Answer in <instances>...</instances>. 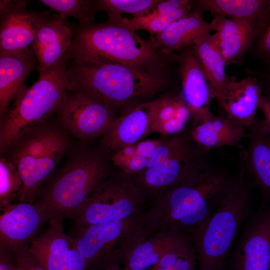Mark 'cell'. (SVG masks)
Wrapping results in <instances>:
<instances>
[{"instance_id": "38", "label": "cell", "mask_w": 270, "mask_h": 270, "mask_svg": "<svg viewBox=\"0 0 270 270\" xmlns=\"http://www.w3.org/2000/svg\"><path fill=\"white\" fill-rule=\"evenodd\" d=\"M164 136L158 139L140 140L136 144V155L149 158L162 143Z\"/></svg>"}, {"instance_id": "23", "label": "cell", "mask_w": 270, "mask_h": 270, "mask_svg": "<svg viewBox=\"0 0 270 270\" xmlns=\"http://www.w3.org/2000/svg\"><path fill=\"white\" fill-rule=\"evenodd\" d=\"M192 242L189 234L177 230L154 234L138 244L123 262L122 270H147L167 252Z\"/></svg>"}, {"instance_id": "8", "label": "cell", "mask_w": 270, "mask_h": 270, "mask_svg": "<svg viewBox=\"0 0 270 270\" xmlns=\"http://www.w3.org/2000/svg\"><path fill=\"white\" fill-rule=\"evenodd\" d=\"M146 202L132 176L114 170L69 218L76 227L120 220L143 214Z\"/></svg>"}, {"instance_id": "20", "label": "cell", "mask_w": 270, "mask_h": 270, "mask_svg": "<svg viewBox=\"0 0 270 270\" xmlns=\"http://www.w3.org/2000/svg\"><path fill=\"white\" fill-rule=\"evenodd\" d=\"M213 30L212 22L204 20L203 12L197 8L174 21L164 30L149 39L154 46L168 54L194 46Z\"/></svg>"}, {"instance_id": "45", "label": "cell", "mask_w": 270, "mask_h": 270, "mask_svg": "<svg viewBox=\"0 0 270 270\" xmlns=\"http://www.w3.org/2000/svg\"><path fill=\"white\" fill-rule=\"evenodd\" d=\"M96 270H122L120 268V264H114Z\"/></svg>"}, {"instance_id": "27", "label": "cell", "mask_w": 270, "mask_h": 270, "mask_svg": "<svg viewBox=\"0 0 270 270\" xmlns=\"http://www.w3.org/2000/svg\"><path fill=\"white\" fill-rule=\"evenodd\" d=\"M194 54L207 77L214 98L218 100L230 81L214 34H208L194 46Z\"/></svg>"}, {"instance_id": "37", "label": "cell", "mask_w": 270, "mask_h": 270, "mask_svg": "<svg viewBox=\"0 0 270 270\" xmlns=\"http://www.w3.org/2000/svg\"><path fill=\"white\" fill-rule=\"evenodd\" d=\"M190 2L188 0H160L151 12L156 14H166L172 13Z\"/></svg>"}, {"instance_id": "7", "label": "cell", "mask_w": 270, "mask_h": 270, "mask_svg": "<svg viewBox=\"0 0 270 270\" xmlns=\"http://www.w3.org/2000/svg\"><path fill=\"white\" fill-rule=\"evenodd\" d=\"M143 214L122 220L76 227V233L71 237L86 260V270L123 262L148 237Z\"/></svg>"}, {"instance_id": "30", "label": "cell", "mask_w": 270, "mask_h": 270, "mask_svg": "<svg viewBox=\"0 0 270 270\" xmlns=\"http://www.w3.org/2000/svg\"><path fill=\"white\" fill-rule=\"evenodd\" d=\"M192 142L190 138L179 133L164 136L162 143L148 159L146 168L156 166L176 157L200 154Z\"/></svg>"}, {"instance_id": "18", "label": "cell", "mask_w": 270, "mask_h": 270, "mask_svg": "<svg viewBox=\"0 0 270 270\" xmlns=\"http://www.w3.org/2000/svg\"><path fill=\"white\" fill-rule=\"evenodd\" d=\"M73 33L68 20L52 16L38 30L32 44L38 74L68 60Z\"/></svg>"}, {"instance_id": "44", "label": "cell", "mask_w": 270, "mask_h": 270, "mask_svg": "<svg viewBox=\"0 0 270 270\" xmlns=\"http://www.w3.org/2000/svg\"><path fill=\"white\" fill-rule=\"evenodd\" d=\"M14 0H0V18Z\"/></svg>"}, {"instance_id": "31", "label": "cell", "mask_w": 270, "mask_h": 270, "mask_svg": "<svg viewBox=\"0 0 270 270\" xmlns=\"http://www.w3.org/2000/svg\"><path fill=\"white\" fill-rule=\"evenodd\" d=\"M52 11L58 14L62 20L67 21L68 17L76 19L79 25L94 22L96 14L94 0H40Z\"/></svg>"}, {"instance_id": "43", "label": "cell", "mask_w": 270, "mask_h": 270, "mask_svg": "<svg viewBox=\"0 0 270 270\" xmlns=\"http://www.w3.org/2000/svg\"><path fill=\"white\" fill-rule=\"evenodd\" d=\"M0 270H16L12 256L0 253Z\"/></svg>"}, {"instance_id": "4", "label": "cell", "mask_w": 270, "mask_h": 270, "mask_svg": "<svg viewBox=\"0 0 270 270\" xmlns=\"http://www.w3.org/2000/svg\"><path fill=\"white\" fill-rule=\"evenodd\" d=\"M112 152L102 145L78 150L42 188L34 203L49 219L70 217L114 170Z\"/></svg>"}, {"instance_id": "35", "label": "cell", "mask_w": 270, "mask_h": 270, "mask_svg": "<svg viewBox=\"0 0 270 270\" xmlns=\"http://www.w3.org/2000/svg\"><path fill=\"white\" fill-rule=\"evenodd\" d=\"M178 96L171 94H164L163 101L154 122H162L174 117Z\"/></svg>"}, {"instance_id": "40", "label": "cell", "mask_w": 270, "mask_h": 270, "mask_svg": "<svg viewBox=\"0 0 270 270\" xmlns=\"http://www.w3.org/2000/svg\"><path fill=\"white\" fill-rule=\"evenodd\" d=\"M259 50L266 54L270 52V26H268L260 35Z\"/></svg>"}, {"instance_id": "24", "label": "cell", "mask_w": 270, "mask_h": 270, "mask_svg": "<svg viewBox=\"0 0 270 270\" xmlns=\"http://www.w3.org/2000/svg\"><path fill=\"white\" fill-rule=\"evenodd\" d=\"M34 55L28 48L16 54L0 56V120L37 67Z\"/></svg>"}, {"instance_id": "34", "label": "cell", "mask_w": 270, "mask_h": 270, "mask_svg": "<svg viewBox=\"0 0 270 270\" xmlns=\"http://www.w3.org/2000/svg\"><path fill=\"white\" fill-rule=\"evenodd\" d=\"M186 123L174 117L162 122H154L152 131L160 134L163 136L174 134L184 129Z\"/></svg>"}, {"instance_id": "9", "label": "cell", "mask_w": 270, "mask_h": 270, "mask_svg": "<svg viewBox=\"0 0 270 270\" xmlns=\"http://www.w3.org/2000/svg\"><path fill=\"white\" fill-rule=\"evenodd\" d=\"M56 114L64 128L84 142L102 136L117 118L102 103L82 93L68 90Z\"/></svg>"}, {"instance_id": "19", "label": "cell", "mask_w": 270, "mask_h": 270, "mask_svg": "<svg viewBox=\"0 0 270 270\" xmlns=\"http://www.w3.org/2000/svg\"><path fill=\"white\" fill-rule=\"evenodd\" d=\"M226 88L217 100L227 118L244 128L255 122L262 89L257 79L248 76L240 80L230 76Z\"/></svg>"}, {"instance_id": "32", "label": "cell", "mask_w": 270, "mask_h": 270, "mask_svg": "<svg viewBox=\"0 0 270 270\" xmlns=\"http://www.w3.org/2000/svg\"><path fill=\"white\" fill-rule=\"evenodd\" d=\"M22 187V181L15 167L0 155V206L12 203Z\"/></svg>"}, {"instance_id": "33", "label": "cell", "mask_w": 270, "mask_h": 270, "mask_svg": "<svg viewBox=\"0 0 270 270\" xmlns=\"http://www.w3.org/2000/svg\"><path fill=\"white\" fill-rule=\"evenodd\" d=\"M110 160L114 166L130 176H132L145 169L148 162V158L138 155Z\"/></svg>"}, {"instance_id": "10", "label": "cell", "mask_w": 270, "mask_h": 270, "mask_svg": "<svg viewBox=\"0 0 270 270\" xmlns=\"http://www.w3.org/2000/svg\"><path fill=\"white\" fill-rule=\"evenodd\" d=\"M64 220L60 216L51 217L46 230L31 240L28 252L46 270H86L85 258L71 236L64 232Z\"/></svg>"}, {"instance_id": "6", "label": "cell", "mask_w": 270, "mask_h": 270, "mask_svg": "<svg viewBox=\"0 0 270 270\" xmlns=\"http://www.w3.org/2000/svg\"><path fill=\"white\" fill-rule=\"evenodd\" d=\"M68 62L39 74L31 86L21 88L0 120V154L24 132L57 114L68 91Z\"/></svg>"}, {"instance_id": "14", "label": "cell", "mask_w": 270, "mask_h": 270, "mask_svg": "<svg viewBox=\"0 0 270 270\" xmlns=\"http://www.w3.org/2000/svg\"><path fill=\"white\" fill-rule=\"evenodd\" d=\"M232 270H270V212L258 211L248 218L232 260Z\"/></svg>"}, {"instance_id": "17", "label": "cell", "mask_w": 270, "mask_h": 270, "mask_svg": "<svg viewBox=\"0 0 270 270\" xmlns=\"http://www.w3.org/2000/svg\"><path fill=\"white\" fill-rule=\"evenodd\" d=\"M201 154L176 157L132 176L146 200L152 201L204 160Z\"/></svg>"}, {"instance_id": "12", "label": "cell", "mask_w": 270, "mask_h": 270, "mask_svg": "<svg viewBox=\"0 0 270 270\" xmlns=\"http://www.w3.org/2000/svg\"><path fill=\"white\" fill-rule=\"evenodd\" d=\"M68 146L64 131L58 126L40 123L24 132L1 154H6L3 157L8 160L40 164L52 161L66 152Z\"/></svg>"}, {"instance_id": "13", "label": "cell", "mask_w": 270, "mask_h": 270, "mask_svg": "<svg viewBox=\"0 0 270 270\" xmlns=\"http://www.w3.org/2000/svg\"><path fill=\"white\" fill-rule=\"evenodd\" d=\"M30 0H14L0 18V56L20 53L32 45L40 28L53 16L26 9Z\"/></svg>"}, {"instance_id": "28", "label": "cell", "mask_w": 270, "mask_h": 270, "mask_svg": "<svg viewBox=\"0 0 270 270\" xmlns=\"http://www.w3.org/2000/svg\"><path fill=\"white\" fill-rule=\"evenodd\" d=\"M192 2H190L186 5L170 14L159 15L149 12L130 18H122L114 23L136 32L138 30H146L150 36H153L164 30L174 21L188 14L192 10Z\"/></svg>"}, {"instance_id": "36", "label": "cell", "mask_w": 270, "mask_h": 270, "mask_svg": "<svg viewBox=\"0 0 270 270\" xmlns=\"http://www.w3.org/2000/svg\"><path fill=\"white\" fill-rule=\"evenodd\" d=\"M13 258L16 270H46L32 258L28 249L17 253Z\"/></svg>"}, {"instance_id": "3", "label": "cell", "mask_w": 270, "mask_h": 270, "mask_svg": "<svg viewBox=\"0 0 270 270\" xmlns=\"http://www.w3.org/2000/svg\"><path fill=\"white\" fill-rule=\"evenodd\" d=\"M70 24L73 36L68 62L114 64L154 70L166 68L178 58L177 54H166L149 38L116 23Z\"/></svg>"}, {"instance_id": "29", "label": "cell", "mask_w": 270, "mask_h": 270, "mask_svg": "<svg viewBox=\"0 0 270 270\" xmlns=\"http://www.w3.org/2000/svg\"><path fill=\"white\" fill-rule=\"evenodd\" d=\"M160 0H94L96 12H106L108 22H115L124 14L132 16L146 14L155 8Z\"/></svg>"}, {"instance_id": "11", "label": "cell", "mask_w": 270, "mask_h": 270, "mask_svg": "<svg viewBox=\"0 0 270 270\" xmlns=\"http://www.w3.org/2000/svg\"><path fill=\"white\" fill-rule=\"evenodd\" d=\"M48 220V214L34 202L0 206V253L13 257L27 250Z\"/></svg>"}, {"instance_id": "15", "label": "cell", "mask_w": 270, "mask_h": 270, "mask_svg": "<svg viewBox=\"0 0 270 270\" xmlns=\"http://www.w3.org/2000/svg\"><path fill=\"white\" fill-rule=\"evenodd\" d=\"M179 52L176 62L178 64L182 79V96L196 126L214 116L210 110V102L214 97L193 46Z\"/></svg>"}, {"instance_id": "41", "label": "cell", "mask_w": 270, "mask_h": 270, "mask_svg": "<svg viewBox=\"0 0 270 270\" xmlns=\"http://www.w3.org/2000/svg\"><path fill=\"white\" fill-rule=\"evenodd\" d=\"M136 155V144L128 145L112 154L110 159H119Z\"/></svg>"}, {"instance_id": "5", "label": "cell", "mask_w": 270, "mask_h": 270, "mask_svg": "<svg viewBox=\"0 0 270 270\" xmlns=\"http://www.w3.org/2000/svg\"><path fill=\"white\" fill-rule=\"evenodd\" d=\"M250 215V194L242 170L231 179L215 208L192 238L198 270H224L240 227Z\"/></svg>"}, {"instance_id": "39", "label": "cell", "mask_w": 270, "mask_h": 270, "mask_svg": "<svg viewBox=\"0 0 270 270\" xmlns=\"http://www.w3.org/2000/svg\"><path fill=\"white\" fill-rule=\"evenodd\" d=\"M190 116V110L182 95H178L176 100L174 118L186 122Z\"/></svg>"}, {"instance_id": "21", "label": "cell", "mask_w": 270, "mask_h": 270, "mask_svg": "<svg viewBox=\"0 0 270 270\" xmlns=\"http://www.w3.org/2000/svg\"><path fill=\"white\" fill-rule=\"evenodd\" d=\"M218 47L226 62L240 65L244 54L252 46L255 36L248 21L214 16L211 22Z\"/></svg>"}, {"instance_id": "2", "label": "cell", "mask_w": 270, "mask_h": 270, "mask_svg": "<svg viewBox=\"0 0 270 270\" xmlns=\"http://www.w3.org/2000/svg\"><path fill=\"white\" fill-rule=\"evenodd\" d=\"M166 70H145L119 64L68 62V90L82 93L115 114L117 111L122 114L167 86L169 77Z\"/></svg>"}, {"instance_id": "1", "label": "cell", "mask_w": 270, "mask_h": 270, "mask_svg": "<svg viewBox=\"0 0 270 270\" xmlns=\"http://www.w3.org/2000/svg\"><path fill=\"white\" fill-rule=\"evenodd\" d=\"M230 180L204 162L200 163L152 201L143 214L147 236L164 230L192 236L215 208Z\"/></svg>"}, {"instance_id": "25", "label": "cell", "mask_w": 270, "mask_h": 270, "mask_svg": "<svg viewBox=\"0 0 270 270\" xmlns=\"http://www.w3.org/2000/svg\"><path fill=\"white\" fill-rule=\"evenodd\" d=\"M251 129L248 153L245 158L246 172L266 197L270 192V126L261 120Z\"/></svg>"}, {"instance_id": "22", "label": "cell", "mask_w": 270, "mask_h": 270, "mask_svg": "<svg viewBox=\"0 0 270 270\" xmlns=\"http://www.w3.org/2000/svg\"><path fill=\"white\" fill-rule=\"evenodd\" d=\"M203 13L230 19L250 22L255 36L260 34L268 24L270 1L268 0H196L192 1Z\"/></svg>"}, {"instance_id": "26", "label": "cell", "mask_w": 270, "mask_h": 270, "mask_svg": "<svg viewBox=\"0 0 270 270\" xmlns=\"http://www.w3.org/2000/svg\"><path fill=\"white\" fill-rule=\"evenodd\" d=\"M245 128L228 118L214 116L195 126L190 138L196 144L205 149L222 146L236 147L245 136Z\"/></svg>"}, {"instance_id": "16", "label": "cell", "mask_w": 270, "mask_h": 270, "mask_svg": "<svg viewBox=\"0 0 270 270\" xmlns=\"http://www.w3.org/2000/svg\"><path fill=\"white\" fill-rule=\"evenodd\" d=\"M164 94L158 98L133 106L117 118L112 126L102 136L100 145L115 152L134 144L152 131Z\"/></svg>"}, {"instance_id": "42", "label": "cell", "mask_w": 270, "mask_h": 270, "mask_svg": "<svg viewBox=\"0 0 270 270\" xmlns=\"http://www.w3.org/2000/svg\"><path fill=\"white\" fill-rule=\"evenodd\" d=\"M258 108L262 111L264 120V122L270 126V102L269 99L266 96H261L258 104Z\"/></svg>"}]
</instances>
